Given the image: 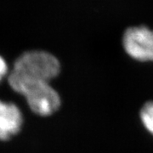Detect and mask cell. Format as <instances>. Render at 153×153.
<instances>
[{
    "instance_id": "6da1fadb",
    "label": "cell",
    "mask_w": 153,
    "mask_h": 153,
    "mask_svg": "<svg viewBox=\"0 0 153 153\" xmlns=\"http://www.w3.org/2000/svg\"><path fill=\"white\" fill-rule=\"evenodd\" d=\"M60 60L45 50H28L18 56L8 76L10 88L20 93L34 82H50L60 72Z\"/></svg>"
},
{
    "instance_id": "7a4b0ae2",
    "label": "cell",
    "mask_w": 153,
    "mask_h": 153,
    "mask_svg": "<svg viewBox=\"0 0 153 153\" xmlns=\"http://www.w3.org/2000/svg\"><path fill=\"white\" fill-rule=\"evenodd\" d=\"M19 94L25 98L33 113L40 117L53 115L61 105L60 94L50 82H34L23 88Z\"/></svg>"
},
{
    "instance_id": "5b68a950",
    "label": "cell",
    "mask_w": 153,
    "mask_h": 153,
    "mask_svg": "<svg viewBox=\"0 0 153 153\" xmlns=\"http://www.w3.org/2000/svg\"><path fill=\"white\" fill-rule=\"evenodd\" d=\"M140 118L144 128L153 135V100L147 101L140 111Z\"/></svg>"
},
{
    "instance_id": "277c9868",
    "label": "cell",
    "mask_w": 153,
    "mask_h": 153,
    "mask_svg": "<svg viewBox=\"0 0 153 153\" xmlns=\"http://www.w3.org/2000/svg\"><path fill=\"white\" fill-rule=\"evenodd\" d=\"M24 123L19 106L13 102L0 100V140L7 141L17 135Z\"/></svg>"
},
{
    "instance_id": "8992f818",
    "label": "cell",
    "mask_w": 153,
    "mask_h": 153,
    "mask_svg": "<svg viewBox=\"0 0 153 153\" xmlns=\"http://www.w3.org/2000/svg\"><path fill=\"white\" fill-rule=\"evenodd\" d=\"M10 70H9V66L5 59L0 55V83L2 81L9 76L10 74Z\"/></svg>"
},
{
    "instance_id": "3957f363",
    "label": "cell",
    "mask_w": 153,
    "mask_h": 153,
    "mask_svg": "<svg viewBox=\"0 0 153 153\" xmlns=\"http://www.w3.org/2000/svg\"><path fill=\"white\" fill-rule=\"evenodd\" d=\"M122 43L126 53L134 60L153 61V29L146 26L127 28Z\"/></svg>"
}]
</instances>
